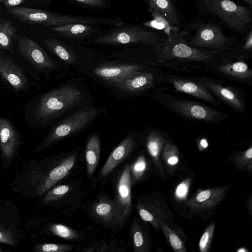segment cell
Segmentation results:
<instances>
[{
    "mask_svg": "<svg viewBox=\"0 0 252 252\" xmlns=\"http://www.w3.org/2000/svg\"><path fill=\"white\" fill-rule=\"evenodd\" d=\"M83 94L73 85H64L35 96L26 105L25 119L33 129L44 128L79 104Z\"/></svg>",
    "mask_w": 252,
    "mask_h": 252,
    "instance_id": "cell-1",
    "label": "cell"
},
{
    "mask_svg": "<svg viewBox=\"0 0 252 252\" xmlns=\"http://www.w3.org/2000/svg\"><path fill=\"white\" fill-rule=\"evenodd\" d=\"M84 167L81 146L73 150L50 156L41 161L33 170L31 183L37 197L67 178L81 173Z\"/></svg>",
    "mask_w": 252,
    "mask_h": 252,
    "instance_id": "cell-2",
    "label": "cell"
},
{
    "mask_svg": "<svg viewBox=\"0 0 252 252\" xmlns=\"http://www.w3.org/2000/svg\"><path fill=\"white\" fill-rule=\"evenodd\" d=\"M197 11L212 17L233 32L244 35L252 28V7L233 0H195Z\"/></svg>",
    "mask_w": 252,
    "mask_h": 252,
    "instance_id": "cell-3",
    "label": "cell"
},
{
    "mask_svg": "<svg viewBox=\"0 0 252 252\" xmlns=\"http://www.w3.org/2000/svg\"><path fill=\"white\" fill-rule=\"evenodd\" d=\"M80 174L67 178L47 191L42 196V203L64 214L80 208L91 190V185Z\"/></svg>",
    "mask_w": 252,
    "mask_h": 252,
    "instance_id": "cell-4",
    "label": "cell"
},
{
    "mask_svg": "<svg viewBox=\"0 0 252 252\" xmlns=\"http://www.w3.org/2000/svg\"><path fill=\"white\" fill-rule=\"evenodd\" d=\"M180 32L183 37L189 36L187 42L190 46L202 49L226 50L237 41L235 36L225 35L222 25L214 20L196 19L186 25Z\"/></svg>",
    "mask_w": 252,
    "mask_h": 252,
    "instance_id": "cell-5",
    "label": "cell"
},
{
    "mask_svg": "<svg viewBox=\"0 0 252 252\" xmlns=\"http://www.w3.org/2000/svg\"><path fill=\"white\" fill-rule=\"evenodd\" d=\"M100 113L99 109L94 107L74 112L55 124L33 152L45 150L80 132L88 127Z\"/></svg>",
    "mask_w": 252,
    "mask_h": 252,
    "instance_id": "cell-6",
    "label": "cell"
},
{
    "mask_svg": "<svg viewBox=\"0 0 252 252\" xmlns=\"http://www.w3.org/2000/svg\"><path fill=\"white\" fill-rule=\"evenodd\" d=\"M84 209L92 221L113 233L120 231L126 222L113 198L103 192L97 193Z\"/></svg>",
    "mask_w": 252,
    "mask_h": 252,
    "instance_id": "cell-7",
    "label": "cell"
},
{
    "mask_svg": "<svg viewBox=\"0 0 252 252\" xmlns=\"http://www.w3.org/2000/svg\"><path fill=\"white\" fill-rule=\"evenodd\" d=\"M180 30L159 39L157 49L159 58L209 62L216 55L222 53L219 50H204L190 46L183 37Z\"/></svg>",
    "mask_w": 252,
    "mask_h": 252,
    "instance_id": "cell-8",
    "label": "cell"
},
{
    "mask_svg": "<svg viewBox=\"0 0 252 252\" xmlns=\"http://www.w3.org/2000/svg\"><path fill=\"white\" fill-rule=\"evenodd\" d=\"M135 206L139 217L149 222L157 231L160 229V221L174 228L181 229L174 223V215L161 193L153 192L139 196Z\"/></svg>",
    "mask_w": 252,
    "mask_h": 252,
    "instance_id": "cell-9",
    "label": "cell"
},
{
    "mask_svg": "<svg viewBox=\"0 0 252 252\" xmlns=\"http://www.w3.org/2000/svg\"><path fill=\"white\" fill-rule=\"evenodd\" d=\"M231 186L227 185L199 189L192 197L185 201V205L188 209L186 215L187 219L200 217L207 221L224 199Z\"/></svg>",
    "mask_w": 252,
    "mask_h": 252,
    "instance_id": "cell-10",
    "label": "cell"
},
{
    "mask_svg": "<svg viewBox=\"0 0 252 252\" xmlns=\"http://www.w3.org/2000/svg\"><path fill=\"white\" fill-rule=\"evenodd\" d=\"M136 149V137L132 134L127 135L112 151L92 182L91 189L98 185H105L118 167L135 153Z\"/></svg>",
    "mask_w": 252,
    "mask_h": 252,
    "instance_id": "cell-11",
    "label": "cell"
},
{
    "mask_svg": "<svg viewBox=\"0 0 252 252\" xmlns=\"http://www.w3.org/2000/svg\"><path fill=\"white\" fill-rule=\"evenodd\" d=\"M110 179L113 187V199L126 222L133 210L129 159L118 167Z\"/></svg>",
    "mask_w": 252,
    "mask_h": 252,
    "instance_id": "cell-12",
    "label": "cell"
},
{
    "mask_svg": "<svg viewBox=\"0 0 252 252\" xmlns=\"http://www.w3.org/2000/svg\"><path fill=\"white\" fill-rule=\"evenodd\" d=\"M159 37L156 32L139 26L117 28L106 35L98 37L94 43L100 44L122 45L156 43Z\"/></svg>",
    "mask_w": 252,
    "mask_h": 252,
    "instance_id": "cell-13",
    "label": "cell"
},
{
    "mask_svg": "<svg viewBox=\"0 0 252 252\" xmlns=\"http://www.w3.org/2000/svg\"><path fill=\"white\" fill-rule=\"evenodd\" d=\"M15 40L20 54L36 69L42 71L56 69L54 62L36 42L22 36H17Z\"/></svg>",
    "mask_w": 252,
    "mask_h": 252,
    "instance_id": "cell-14",
    "label": "cell"
},
{
    "mask_svg": "<svg viewBox=\"0 0 252 252\" xmlns=\"http://www.w3.org/2000/svg\"><path fill=\"white\" fill-rule=\"evenodd\" d=\"M129 232V244L133 252H151L152 240L148 222L134 216Z\"/></svg>",
    "mask_w": 252,
    "mask_h": 252,
    "instance_id": "cell-15",
    "label": "cell"
},
{
    "mask_svg": "<svg viewBox=\"0 0 252 252\" xmlns=\"http://www.w3.org/2000/svg\"><path fill=\"white\" fill-rule=\"evenodd\" d=\"M20 145L19 132L9 119L0 117V149L2 158L12 160Z\"/></svg>",
    "mask_w": 252,
    "mask_h": 252,
    "instance_id": "cell-16",
    "label": "cell"
},
{
    "mask_svg": "<svg viewBox=\"0 0 252 252\" xmlns=\"http://www.w3.org/2000/svg\"><path fill=\"white\" fill-rule=\"evenodd\" d=\"M92 228L87 226L77 228L58 223H52L48 226L50 233L55 236L68 241L88 244L95 241L97 238L96 232Z\"/></svg>",
    "mask_w": 252,
    "mask_h": 252,
    "instance_id": "cell-17",
    "label": "cell"
},
{
    "mask_svg": "<svg viewBox=\"0 0 252 252\" xmlns=\"http://www.w3.org/2000/svg\"><path fill=\"white\" fill-rule=\"evenodd\" d=\"M171 105L182 115L206 122H213L220 115L219 111L195 102L178 99L173 101Z\"/></svg>",
    "mask_w": 252,
    "mask_h": 252,
    "instance_id": "cell-18",
    "label": "cell"
},
{
    "mask_svg": "<svg viewBox=\"0 0 252 252\" xmlns=\"http://www.w3.org/2000/svg\"><path fill=\"white\" fill-rule=\"evenodd\" d=\"M0 74L16 92L28 90L29 82L23 70L10 58L3 57L0 51Z\"/></svg>",
    "mask_w": 252,
    "mask_h": 252,
    "instance_id": "cell-19",
    "label": "cell"
},
{
    "mask_svg": "<svg viewBox=\"0 0 252 252\" xmlns=\"http://www.w3.org/2000/svg\"><path fill=\"white\" fill-rule=\"evenodd\" d=\"M122 91L136 93L149 89L154 85V76L149 72L138 71L108 82Z\"/></svg>",
    "mask_w": 252,
    "mask_h": 252,
    "instance_id": "cell-20",
    "label": "cell"
},
{
    "mask_svg": "<svg viewBox=\"0 0 252 252\" xmlns=\"http://www.w3.org/2000/svg\"><path fill=\"white\" fill-rule=\"evenodd\" d=\"M101 152V141L96 133L87 140L83 153L84 167L86 178L92 183L98 167Z\"/></svg>",
    "mask_w": 252,
    "mask_h": 252,
    "instance_id": "cell-21",
    "label": "cell"
},
{
    "mask_svg": "<svg viewBox=\"0 0 252 252\" xmlns=\"http://www.w3.org/2000/svg\"><path fill=\"white\" fill-rule=\"evenodd\" d=\"M166 143L163 137L155 131L151 132L146 140V147L150 160L160 176L167 180L164 166L161 162V155Z\"/></svg>",
    "mask_w": 252,
    "mask_h": 252,
    "instance_id": "cell-22",
    "label": "cell"
},
{
    "mask_svg": "<svg viewBox=\"0 0 252 252\" xmlns=\"http://www.w3.org/2000/svg\"><path fill=\"white\" fill-rule=\"evenodd\" d=\"M149 9L157 11L171 25L181 28L183 16L175 0H145Z\"/></svg>",
    "mask_w": 252,
    "mask_h": 252,
    "instance_id": "cell-23",
    "label": "cell"
},
{
    "mask_svg": "<svg viewBox=\"0 0 252 252\" xmlns=\"http://www.w3.org/2000/svg\"><path fill=\"white\" fill-rule=\"evenodd\" d=\"M140 65L135 64H121L105 65L94 70V73L100 78L108 82L127 75L141 71Z\"/></svg>",
    "mask_w": 252,
    "mask_h": 252,
    "instance_id": "cell-24",
    "label": "cell"
},
{
    "mask_svg": "<svg viewBox=\"0 0 252 252\" xmlns=\"http://www.w3.org/2000/svg\"><path fill=\"white\" fill-rule=\"evenodd\" d=\"M171 82L175 89L179 92L190 94L214 105L220 103L200 83L180 79H174Z\"/></svg>",
    "mask_w": 252,
    "mask_h": 252,
    "instance_id": "cell-25",
    "label": "cell"
},
{
    "mask_svg": "<svg viewBox=\"0 0 252 252\" xmlns=\"http://www.w3.org/2000/svg\"><path fill=\"white\" fill-rule=\"evenodd\" d=\"M135 153L129 158L132 187L147 180L151 172L149 159L143 154Z\"/></svg>",
    "mask_w": 252,
    "mask_h": 252,
    "instance_id": "cell-26",
    "label": "cell"
},
{
    "mask_svg": "<svg viewBox=\"0 0 252 252\" xmlns=\"http://www.w3.org/2000/svg\"><path fill=\"white\" fill-rule=\"evenodd\" d=\"M200 83L232 107L240 111L244 110L243 102L237 94L231 90L213 82L203 81Z\"/></svg>",
    "mask_w": 252,
    "mask_h": 252,
    "instance_id": "cell-27",
    "label": "cell"
},
{
    "mask_svg": "<svg viewBox=\"0 0 252 252\" xmlns=\"http://www.w3.org/2000/svg\"><path fill=\"white\" fill-rule=\"evenodd\" d=\"M159 226L173 252H187V248L183 240V238L185 239L187 237L182 229L174 228L163 221L159 222Z\"/></svg>",
    "mask_w": 252,
    "mask_h": 252,
    "instance_id": "cell-28",
    "label": "cell"
},
{
    "mask_svg": "<svg viewBox=\"0 0 252 252\" xmlns=\"http://www.w3.org/2000/svg\"><path fill=\"white\" fill-rule=\"evenodd\" d=\"M45 44L51 53L65 63L73 64L77 61L76 55L59 40L53 38L46 39Z\"/></svg>",
    "mask_w": 252,
    "mask_h": 252,
    "instance_id": "cell-29",
    "label": "cell"
},
{
    "mask_svg": "<svg viewBox=\"0 0 252 252\" xmlns=\"http://www.w3.org/2000/svg\"><path fill=\"white\" fill-rule=\"evenodd\" d=\"M51 29L55 32L70 38H81L91 33L93 27L87 24H69L52 27Z\"/></svg>",
    "mask_w": 252,
    "mask_h": 252,
    "instance_id": "cell-30",
    "label": "cell"
},
{
    "mask_svg": "<svg viewBox=\"0 0 252 252\" xmlns=\"http://www.w3.org/2000/svg\"><path fill=\"white\" fill-rule=\"evenodd\" d=\"M161 158L163 162L164 168L169 174H173L177 169L180 160L177 146L172 142L165 143L161 153Z\"/></svg>",
    "mask_w": 252,
    "mask_h": 252,
    "instance_id": "cell-31",
    "label": "cell"
},
{
    "mask_svg": "<svg viewBox=\"0 0 252 252\" xmlns=\"http://www.w3.org/2000/svg\"><path fill=\"white\" fill-rule=\"evenodd\" d=\"M219 70L228 76L241 79H249L252 76V71L244 62L229 63L220 66Z\"/></svg>",
    "mask_w": 252,
    "mask_h": 252,
    "instance_id": "cell-32",
    "label": "cell"
},
{
    "mask_svg": "<svg viewBox=\"0 0 252 252\" xmlns=\"http://www.w3.org/2000/svg\"><path fill=\"white\" fill-rule=\"evenodd\" d=\"M18 31L10 21L0 18V49L12 51L13 39Z\"/></svg>",
    "mask_w": 252,
    "mask_h": 252,
    "instance_id": "cell-33",
    "label": "cell"
},
{
    "mask_svg": "<svg viewBox=\"0 0 252 252\" xmlns=\"http://www.w3.org/2000/svg\"><path fill=\"white\" fill-rule=\"evenodd\" d=\"M153 18V20L143 23V25L154 29L162 30L166 36L170 35L172 33L179 31L180 28L171 25L164 17L157 11L149 9Z\"/></svg>",
    "mask_w": 252,
    "mask_h": 252,
    "instance_id": "cell-34",
    "label": "cell"
},
{
    "mask_svg": "<svg viewBox=\"0 0 252 252\" xmlns=\"http://www.w3.org/2000/svg\"><path fill=\"white\" fill-rule=\"evenodd\" d=\"M81 248L80 246L68 243H44L37 245L35 249L40 252H79Z\"/></svg>",
    "mask_w": 252,
    "mask_h": 252,
    "instance_id": "cell-35",
    "label": "cell"
},
{
    "mask_svg": "<svg viewBox=\"0 0 252 252\" xmlns=\"http://www.w3.org/2000/svg\"><path fill=\"white\" fill-rule=\"evenodd\" d=\"M232 162L237 169H243L250 173L252 170V147L246 150L235 154L232 158Z\"/></svg>",
    "mask_w": 252,
    "mask_h": 252,
    "instance_id": "cell-36",
    "label": "cell"
},
{
    "mask_svg": "<svg viewBox=\"0 0 252 252\" xmlns=\"http://www.w3.org/2000/svg\"><path fill=\"white\" fill-rule=\"evenodd\" d=\"M215 228V222L212 221L206 228L199 242V250L200 252L209 251L211 245Z\"/></svg>",
    "mask_w": 252,
    "mask_h": 252,
    "instance_id": "cell-37",
    "label": "cell"
},
{
    "mask_svg": "<svg viewBox=\"0 0 252 252\" xmlns=\"http://www.w3.org/2000/svg\"><path fill=\"white\" fill-rule=\"evenodd\" d=\"M108 243L105 239L95 240L81 248L80 252H106Z\"/></svg>",
    "mask_w": 252,
    "mask_h": 252,
    "instance_id": "cell-38",
    "label": "cell"
},
{
    "mask_svg": "<svg viewBox=\"0 0 252 252\" xmlns=\"http://www.w3.org/2000/svg\"><path fill=\"white\" fill-rule=\"evenodd\" d=\"M0 243L15 246L16 239L10 230L0 227Z\"/></svg>",
    "mask_w": 252,
    "mask_h": 252,
    "instance_id": "cell-39",
    "label": "cell"
},
{
    "mask_svg": "<svg viewBox=\"0 0 252 252\" xmlns=\"http://www.w3.org/2000/svg\"><path fill=\"white\" fill-rule=\"evenodd\" d=\"M243 36L244 44L242 50L244 51H251L252 50V28H250L247 32Z\"/></svg>",
    "mask_w": 252,
    "mask_h": 252,
    "instance_id": "cell-40",
    "label": "cell"
},
{
    "mask_svg": "<svg viewBox=\"0 0 252 252\" xmlns=\"http://www.w3.org/2000/svg\"><path fill=\"white\" fill-rule=\"evenodd\" d=\"M78 2L84 4L94 6H101L104 5L106 1V0H74Z\"/></svg>",
    "mask_w": 252,
    "mask_h": 252,
    "instance_id": "cell-41",
    "label": "cell"
},
{
    "mask_svg": "<svg viewBox=\"0 0 252 252\" xmlns=\"http://www.w3.org/2000/svg\"><path fill=\"white\" fill-rule=\"evenodd\" d=\"M188 186L186 183L183 182L179 185L177 189L176 193L178 197L183 198L186 195L188 190Z\"/></svg>",
    "mask_w": 252,
    "mask_h": 252,
    "instance_id": "cell-42",
    "label": "cell"
},
{
    "mask_svg": "<svg viewBox=\"0 0 252 252\" xmlns=\"http://www.w3.org/2000/svg\"><path fill=\"white\" fill-rule=\"evenodd\" d=\"M26 0H5L4 1V5L8 8L15 7L16 6L19 5Z\"/></svg>",
    "mask_w": 252,
    "mask_h": 252,
    "instance_id": "cell-43",
    "label": "cell"
},
{
    "mask_svg": "<svg viewBox=\"0 0 252 252\" xmlns=\"http://www.w3.org/2000/svg\"><path fill=\"white\" fill-rule=\"evenodd\" d=\"M200 146L203 147V148H206L208 147V142L207 140L205 139H202L201 140L200 142Z\"/></svg>",
    "mask_w": 252,
    "mask_h": 252,
    "instance_id": "cell-44",
    "label": "cell"
},
{
    "mask_svg": "<svg viewBox=\"0 0 252 252\" xmlns=\"http://www.w3.org/2000/svg\"><path fill=\"white\" fill-rule=\"evenodd\" d=\"M246 5L252 7V0H242Z\"/></svg>",
    "mask_w": 252,
    "mask_h": 252,
    "instance_id": "cell-45",
    "label": "cell"
},
{
    "mask_svg": "<svg viewBox=\"0 0 252 252\" xmlns=\"http://www.w3.org/2000/svg\"><path fill=\"white\" fill-rule=\"evenodd\" d=\"M246 251H246V250H245V249H242V250H241V249H240L239 250H238L237 251V252H246Z\"/></svg>",
    "mask_w": 252,
    "mask_h": 252,
    "instance_id": "cell-46",
    "label": "cell"
},
{
    "mask_svg": "<svg viewBox=\"0 0 252 252\" xmlns=\"http://www.w3.org/2000/svg\"><path fill=\"white\" fill-rule=\"evenodd\" d=\"M1 251H2V250L0 249V252H1Z\"/></svg>",
    "mask_w": 252,
    "mask_h": 252,
    "instance_id": "cell-47",
    "label": "cell"
}]
</instances>
